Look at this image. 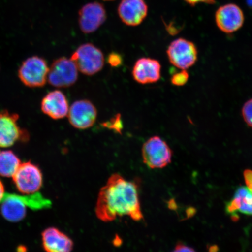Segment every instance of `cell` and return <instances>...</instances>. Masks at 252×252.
I'll return each mask as SVG.
<instances>
[{
    "label": "cell",
    "mask_w": 252,
    "mask_h": 252,
    "mask_svg": "<svg viewBox=\"0 0 252 252\" xmlns=\"http://www.w3.org/2000/svg\"><path fill=\"white\" fill-rule=\"evenodd\" d=\"M78 69L73 62L62 57L55 60L49 68L47 81L57 88L70 87L78 80Z\"/></svg>",
    "instance_id": "8"
},
{
    "label": "cell",
    "mask_w": 252,
    "mask_h": 252,
    "mask_svg": "<svg viewBox=\"0 0 252 252\" xmlns=\"http://www.w3.org/2000/svg\"><path fill=\"white\" fill-rule=\"evenodd\" d=\"M97 115L96 107L87 99L77 100L72 103L67 115L71 126L80 130L92 127L96 121Z\"/></svg>",
    "instance_id": "9"
},
{
    "label": "cell",
    "mask_w": 252,
    "mask_h": 252,
    "mask_svg": "<svg viewBox=\"0 0 252 252\" xmlns=\"http://www.w3.org/2000/svg\"><path fill=\"white\" fill-rule=\"evenodd\" d=\"M78 23L83 33L94 32L102 26L106 20L105 7L99 2L88 3L79 11Z\"/></svg>",
    "instance_id": "11"
},
{
    "label": "cell",
    "mask_w": 252,
    "mask_h": 252,
    "mask_svg": "<svg viewBox=\"0 0 252 252\" xmlns=\"http://www.w3.org/2000/svg\"><path fill=\"white\" fill-rule=\"evenodd\" d=\"M244 176L247 187L252 189V171L250 169L246 170L244 172Z\"/></svg>",
    "instance_id": "23"
},
{
    "label": "cell",
    "mask_w": 252,
    "mask_h": 252,
    "mask_svg": "<svg viewBox=\"0 0 252 252\" xmlns=\"http://www.w3.org/2000/svg\"><path fill=\"white\" fill-rule=\"evenodd\" d=\"M189 75L187 70H181L172 75L171 83L173 86L182 87L188 83Z\"/></svg>",
    "instance_id": "19"
},
{
    "label": "cell",
    "mask_w": 252,
    "mask_h": 252,
    "mask_svg": "<svg viewBox=\"0 0 252 252\" xmlns=\"http://www.w3.org/2000/svg\"><path fill=\"white\" fill-rule=\"evenodd\" d=\"M49 67L45 59L39 56L30 57L22 63L18 77L25 86L42 87L46 83Z\"/></svg>",
    "instance_id": "3"
},
{
    "label": "cell",
    "mask_w": 252,
    "mask_h": 252,
    "mask_svg": "<svg viewBox=\"0 0 252 252\" xmlns=\"http://www.w3.org/2000/svg\"><path fill=\"white\" fill-rule=\"evenodd\" d=\"M43 113L55 120L64 118L69 110L67 97L61 91H51L43 97L41 102Z\"/></svg>",
    "instance_id": "14"
},
{
    "label": "cell",
    "mask_w": 252,
    "mask_h": 252,
    "mask_svg": "<svg viewBox=\"0 0 252 252\" xmlns=\"http://www.w3.org/2000/svg\"><path fill=\"white\" fill-rule=\"evenodd\" d=\"M71 60L78 70L89 76L101 71L105 63L101 50L92 43H85L79 46L72 55Z\"/></svg>",
    "instance_id": "2"
},
{
    "label": "cell",
    "mask_w": 252,
    "mask_h": 252,
    "mask_svg": "<svg viewBox=\"0 0 252 252\" xmlns=\"http://www.w3.org/2000/svg\"><path fill=\"white\" fill-rule=\"evenodd\" d=\"M108 63L112 67H118L122 64V57L118 53L112 52L108 56Z\"/></svg>",
    "instance_id": "22"
},
{
    "label": "cell",
    "mask_w": 252,
    "mask_h": 252,
    "mask_svg": "<svg viewBox=\"0 0 252 252\" xmlns=\"http://www.w3.org/2000/svg\"><path fill=\"white\" fill-rule=\"evenodd\" d=\"M248 4L252 8V0H247Z\"/></svg>",
    "instance_id": "27"
},
{
    "label": "cell",
    "mask_w": 252,
    "mask_h": 252,
    "mask_svg": "<svg viewBox=\"0 0 252 252\" xmlns=\"http://www.w3.org/2000/svg\"><path fill=\"white\" fill-rule=\"evenodd\" d=\"M242 115L246 124L252 128V98L248 100L242 107Z\"/></svg>",
    "instance_id": "21"
},
{
    "label": "cell",
    "mask_w": 252,
    "mask_h": 252,
    "mask_svg": "<svg viewBox=\"0 0 252 252\" xmlns=\"http://www.w3.org/2000/svg\"><path fill=\"white\" fill-rule=\"evenodd\" d=\"M21 164L20 158L12 151L0 150V175L12 178Z\"/></svg>",
    "instance_id": "18"
},
{
    "label": "cell",
    "mask_w": 252,
    "mask_h": 252,
    "mask_svg": "<svg viewBox=\"0 0 252 252\" xmlns=\"http://www.w3.org/2000/svg\"><path fill=\"white\" fill-rule=\"evenodd\" d=\"M5 195L4 186L3 185L1 179H0V203L1 202L3 197Z\"/></svg>",
    "instance_id": "26"
},
{
    "label": "cell",
    "mask_w": 252,
    "mask_h": 252,
    "mask_svg": "<svg viewBox=\"0 0 252 252\" xmlns=\"http://www.w3.org/2000/svg\"><path fill=\"white\" fill-rule=\"evenodd\" d=\"M132 74L134 80L138 83H155L161 77V65L157 60L142 58L135 62Z\"/></svg>",
    "instance_id": "13"
},
{
    "label": "cell",
    "mask_w": 252,
    "mask_h": 252,
    "mask_svg": "<svg viewBox=\"0 0 252 252\" xmlns=\"http://www.w3.org/2000/svg\"><path fill=\"white\" fill-rule=\"evenodd\" d=\"M217 26L222 32L231 34L243 26L245 17L241 8L235 4H228L220 7L216 12Z\"/></svg>",
    "instance_id": "10"
},
{
    "label": "cell",
    "mask_w": 252,
    "mask_h": 252,
    "mask_svg": "<svg viewBox=\"0 0 252 252\" xmlns=\"http://www.w3.org/2000/svg\"><path fill=\"white\" fill-rule=\"evenodd\" d=\"M188 4L194 6L198 3H206V4H213L215 3V0H184Z\"/></svg>",
    "instance_id": "25"
},
{
    "label": "cell",
    "mask_w": 252,
    "mask_h": 252,
    "mask_svg": "<svg viewBox=\"0 0 252 252\" xmlns=\"http://www.w3.org/2000/svg\"><path fill=\"white\" fill-rule=\"evenodd\" d=\"M225 211L233 219L238 214L252 216V189L241 187L236 189L234 196L226 204Z\"/></svg>",
    "instance_id": "17"
},
{
    "label": "cell",
    "mask_w": 252,
    "mask_h": 252,
    "mask_svg": "<svg viewBox=\"0 0 252 252\" xmlns=\"http://www.w3.org/2000/svg\"><path fill=\"white\" fill-rule=\"evenodd\" d=\"M143 162L151 169L163 168L171 162L172 152L164 140L158 136L149 138L142 148Z\"/></svg>",
    "instance_id": "4"
},
{
    "label": "cell",
    "mask_w": 252,
    "mask_h": 252,
    "mask_svg": "<svg viewBox=\"0 0 252 252\" xmlns=\"http://www.w3.org/2000/svg\"><path fill=\"white\" fill-rule=\"evenodd\" d=\"M12 178L17 190L23 194L37 193L43 185L42 171L31 162L21 163Z\"/></svg>",
    "instance_id": "7"
},
{
    "label": "cell",
    "mask_w": 252,
    "mask_h": 252,
    "mask_svg": "<svg viewBox=\"0 0 252 252\" xmlns=\"http://www.w3.org/2000/svg\"><path fill=\"white\" fill-rule=\"evenodd\" d=\"M103 126H104V127L116 131L117 133H121L123 125L121 114L116 115L114 118L110 119L109 121L104 123Z\"/></svg>",
    "instance_id": "20"
},
{
    "label": "cell",
    "mask_w": 252,
    "mask_h": 252,
    "mask_svg": "<svg viewBox=\"0 0 252 252\" xmlns=\"http://www.w3.org/2000/svg\"><path fill=\"white\" fill-rule=\"evenodd\" d=\"M96 215L103 222L128 216L135 221L143 219L138 188L134 182L115 173L100 189L95 207Z\"/></svg>",
    "instance_id": "1"
},
{
    "label": "cell",
    "mask_w": 252,
    "mask_h": 252,
    "mask_svg": "<svg viewBox=\"0 0 252 252\" xmlns=\"http://www.w3.org/2000/svg\"><path fill=\"white\" fill-rule=\"evenodd\" d=\"M118 11L123 23L128 26L135 27L146 18L148 6L144 0H122Z\"/></svg>",
    "instance_id": "12"
},
{
    "label": "cell",
    "mask_w": 252,
    "mask_h": 252,
    "mask_svg": "<svg viewBox=\"0 0 252 252\" xmlns=\"http://www.w3.org/2000/svg\"><path fill=\"white\" fill-rule=\"evenodd\" d=\"M166 53L170 63L180 70H187L191 67L198 59L196 45L191 41L184 38L172 41Z\"/></svg>",
    "instance_id": "5"
},
{
    "label": "cell",
    "mask_w": 252,
    "mask_h": 252,
    "mask_svg": "<svg viewBox=\"0 0 252 252\" xmlns=\"http://www.w3.org/2000/svg\"><path fill=\"white\" fill-rule=\"evenodd\" d=\"M19 115L7 110L0 112V148L13 146L18 141H26L30 135L21 128L18 121Z\"/></svg>",
    "instance_id": "6"
},
{
    "label": "cell",
    "mask_w": 252,
    "mask_h": 252,
    "mask_svg": "<svg viewBox=\"0 0 252 252\" xmlns=\"http://www.w3.org/2000/svg\"><path fill=\"white\" fill-rule=\"evenodd\" d=\"M1 206V213L9 222H17L25 219L28 205L24 196L16 194H5Z\"/></svg>",
    "instance_id": "15"
},
{
    "label": "cell",
    "mask_w": 252,
    "mask_h": 252,
    "mask_svg": "<svg viewBox=\"0 0 252 252\" xmlns=\"http://www.w3.org/2000/svg\"><path fill=\"white\" fill-rule=\"evenodd\" d=\"M194 249L189 247L188 245H186L182 243H178L176 244L175 248V250L173 252H194Z\"/></svg>",
    "instance_id": "24"
},
{
    "label": "cell",
    "mask_w": 252,
    "mask_h": 252,
    "mask_svg": "<svg viewBox=\"0 0 252 252\" xmlns=\"http://www.w3.org/2000/svg\"><path fill=\"white\" fill-rule=\"evenodd\" d=\"M104 1H113V0H104Z\"/></svg>",
    "instance_id": "28"
},
{
    "label": "cell",
    "mask_w": 252,
    "mask_h": 252,
    "mask_svg": "<svg viewBox=\"0 0 252 252\" xmlns=\"http://www.w3.org/2000/svg\"><path fill=\"white\" fill-rule=\"evenodd\" d=\"M42 245L48 252H70L74 242L70 237L57 228H47L42 232Z\"/></svg>",
    "instance_id": "16"
}]
</instances>
